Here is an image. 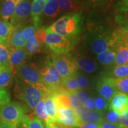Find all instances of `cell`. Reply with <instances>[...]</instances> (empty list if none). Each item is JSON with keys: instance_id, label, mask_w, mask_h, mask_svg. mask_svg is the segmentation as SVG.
Here are the masks:
<instances>
[{"instance_id": "cell-1", "label": "cell", "mask_w": 128, "mask_h": 128, "mask_svg": "<svg viewBox=\"0 0 128 128\" xmlns=\"http://www.w3.org/2000/svg\"><path fill=\"white\" fill-rule=\"evenodd\" d=\"M83 17L82 10L76 13L63 16L48 28L46 32H52L68 38L77 37L82 32Z\"/></svg>"}, {"instance_id": "cell-2", "label": "cell", "mask_w": 128, "mask_h": 128, "mask_svg": "<svg viewBox=\"0 0 128 128\" xmlns=\"http://www.w3.org/2000/svg\"><path fill=\"white\" fill-rule=\"evenodd\" d=\"M118 30L89 32L84 36V41L92 52L97 55L108 49H113L118 37Z\"/></svg>"}, {"instance_id": "cell-3", "label": "cell", "mask_w": 128, "mask_h": 128, "mask_svg": "<svg viewBox=\"0 0 128 128\" xmlns=\"http://www.w3.org/2000/svg\"><path fill=\"white\" fill-rule=\"evenodd\" d=\"M14 92L16 96L32 109H34L46 94L44 91L37 88L23 81L16 84Z\"/></svg>"}, {"instance_id": "cell-4", "label": "cell", "mask_w": 128, "mask_h": 128, "mask_svg": "<svg viewBox=\"0 0 128 128\" xmlns=\"http://www.w3.org/2000/svg\"><path fill=\"white\" fill-rule=\"evenodd\" d=\"M44 43L56 54H66L72 50L80 42L78 37L68 38L52 32H46Z\"/></svg>"}, {"instance_id": "cell-5", "label": "cell", "mask_w": 128, "mask_h": 128, "mask_svg": "<svg viewBox=\"0 0 128 128\" xmlns=\"http://www.w3.org/2000/svg\"><path fill=\"white\" fill-rule=\"evenodd\" d=\"M24 113L22 106L16 102H9L0 108V124L11 128H18Z\"/></svg>"}, {"instance_id": "cell-6", "label": "cell", "mask_w": 128, "mask_h": 128, "mask_svg": "<svg viewBox=\"0 0 128 128\" xmlns=\"http://www.w3.org/2000/svg\"><path fill=\"white\" fill-rule=\"evenodd\" d=\"M15 71L22 81L47 92V88L43 82L40 71L34 64L24 63L17 67Z\"/></svg>"}, {"instance_id": "cell-7", "label": "cell", "mask_w": 128, "mask_h": 128, "mask_svg": "<svg viewBox=\"0 0 128 128\" xmlns=\"http://www.w3.org/2000/svg\"><path fill=\"white\" fill-rule=\"evenodd\" d=\"M52 64L62 79L74 76L77 72L78 68L71 54L52 53Z\"/></svg>"}, {"instance_id": "cell-8", "label": "cell", "mask_w": 128, "mask_h": 128, "mask_svg": "<svg viewBox=\"0 0 128 128\" xmlns=\"http://www.w3.org/2000/svg\"><path fill=\"white\" fill-rule=\"evenodd\" d=\"M39 71L48 91L60 86L62 78L50 60H48L45 65Z\"/></svg>"}, {"instance_id": "cell-9", "label": "cell", "mask_w": 128, "mask_h": 128, "mask_svg": "<svg viewBox=\"0 0 128 128\" xmlns=\"http://www.w3.org/2000/svg\"><path fill=\"white\" fill-rule=\"evenodd\" d=\"M32 4L29 1H23L16 6L15 10L11 17L10 23L14 29L20 28L21 24L23 23L31 14Z\"/></svg>"}, {"instance_id": "cell-10", "label": "cell", "mask_w": 128, "mask_h": 128, "mask_svg": "<svg viewBox=\"0 0 128 128\" xmlns=\"http://www.w3.org/2000/svg\"><path fill=\"white\" fill-rule=\"evenodd\" d=\"M96 90L100 96L108 102L118 91L115 87L114 78L111 76H103L97 82Z\"/></svg>"}, {"instance_id": "cell-11", "label": "cell", "mask_w": 128, "mask_h": 128, "mask_svg": "<svg viewBox=\"0 0 128 128\" xmlns=\"http://www.w3.org/2000/svg\"><path fill=\"white\" fill-rule=\"evenodd\" d=\"M113 49L116 51L114 64L116 65H125L128 63V47L123 39L122 30H119L117 39Z\"/></svg>"}, {"instance_id": "cell-12", "label": "cell", "mask_w": 128, "mask_h": 128, "mask_svg": "<svg viewBox=\"0 0 128 128\" xmlns=\"http://www.w3.org/2000/svg\"><path fill=\"white\" fill-rule=\"evenodd\" d=\"M73 60L77 68L86 72L93 73L98 69L96 62L88 55L78 54L73 58Z\"/></svg>"}, {"instance_id": "cell-13", "label": "cell", "mask_w": 128, "mask_h": 128, "mask_svg": "<svg viewBox=\"0 0 128 128\" xmlns=\"http://www.w3.org/2000/svg\"><path fill=\"white\" fill-rule=\"evenodd\" d=\"M109 108L116 112L119 116L128 112V95L117 92L109 102Z\"/></svg>"}, {"instance_id": "cell-14", "label": "cell", "mask_w": 128, "mask_h": 128, "mask_svg": "<svg viewBox=\"0 0 128 128\" xmlns=\"http://www.w3.org/2000/svg\"><path fill=\"white\" fill-rule=\"evenodd\" d=\"M28 53L24 48L15 49L10 53L9 65L12 71L15 70L17 67L24 64L28 56Z\"/></svg>"}, {"instance_id": "cell-15", "label": "cell", "mask_w": 128, "mask_h": 128, "mask_svg": "<svg viewBox=\"0 0 128 128\" xmlns=\"http://www.w3.org/2000/svg\"><path fill=\"white\" fill-rule=\"evenodd\" d=\"M46 0H33L31 7V17L34 22V26L37 30L38 29L40 23V17L44 12V5Z\"/></svg>"}, {"instance_id": "cell-16", "label": "cell", "mask_w": 128, "mask_h": 128, "mask_svg": "<svg viewBox=\"0 0 128 128\" xmlns=\"http://www.w3.org/2000/svg\"><path fill=\"white\" fill-rule=\"evenodd\" d=\"M23 29L18 28L14 30L7 40L8 44L12 45L16 49L24 48L28 43V40L23 36Z\"/></svg>"}, {"instance_id": "cell-17", "label": "cell", "mask_w": 128, "mask_h": 128, "mask_svg": "<svg viewBox=\"0 0 128 128\" xmlns=\"http://www.w3.org/2000/svg\"><path fill=\"white\" fill-rule=\"evenodd\" d=\"M20 128H46L43 121L34 113L24 115L20 124Z\"/></svg>"}, {"instance_id": "cell-18", "label": "cell", "mask_w": 128, "mask_h": 128, "mask_svg": "<svg viewBox=\"0 0 128 128\" xmlns=\"http://www.w3.org/2000/svg\"><path fill=\"white\" fill-rule=\"evenodd\" d=\"M103 115L96 110H86L79 117L81 125L90 123L100 122L103 120Z\"/></svg>"}, {"instance_id": "cell-19", "label": "cell", "mask_w": 128, "mask_h": 128, "mask_svg": "<svg viewBox=\"0 0 128 128\" xmlns=\"http://www.w3.org/2000/svg\"><path fill=\"white\" fill-rule=\"evenodd\" d=\"M17 4L12 0H3L0 10V16L2 20L9 23L12 14L15 10Z\"/></svg>"}, {"instance_id": "cell-20", "label": "cell", "mask_w": 128, "mask_h": 128, "mask_svg": "<svg viewBox=\"0 0 128 128\" xmlns=\"http://www.w3.org/2000/svg\"><path fill=\"white\" fill-rule=\"evenodd\" d=\"M43 12L48 17H56L61 12L58 0H46Z\"/></svg>"}, {"instance_id": "cell-21", "label": "cell", "mask_w": 128, "mask_h": 128, "mask_svg": "<svg viewBox=\"0 0 128 128\" xmlns=\"http://www.w3.org/2000/svg\"><path fill=\"white\" fill-rule=\"evenodd\" d=\"M55 122L57 124L66 127H78L81 125L79 117L76 115L57 116Z\"/></svg>"}, {"instance_id": "cell-22", "label": "cell", "mask_w": 128, "mask_h": 128, "mask_svg": "<svg viewBox=\"0 0 128 128\" xmlns=\"http://www.w3.org/2000/svg\"><path fill=\"white\" fill-rule=\"evenodd\" d=\"M46 94L45 108L46 113L49 119L52 120L54 122H56L57 119L56 108L54 97L52 94L48 92H46Z\"/></svg>"}, {"instance_id": "cell-23", "label": "cell", "mask_w": 128, "mask_h": 128, "mask_svg": "<svg viewBox=\"0 0 128 128\" xmlns=\"http://www.w3.org/2000/svg\"><path fill=\"white\" fill-rule=\"evenodd\" d=\"M58 2L61 12L70 14L76 13L81 10L80 4L71 0H58Z\"/></svg>"}, {"instance_id": "cell-24", "label": "cell", "mask_w": 128, "mask_h": 128, "mask_svg": "<svg viewBox=\"0 0 128 128\" xmlns=\"http://www.w3.org/2000/svg\"><path fill=\"white\" fill-rule=\"evenodd\" d=\"M116 54V51L112 48L97 54V60L103 65H110L114 64Z\"/></svg>"}, {"instance_id": "cell-25", "label": "cell", "mask_w": 128, "mask_h": 128, "mask_svg": "<svg viewBox=\"0 0 128 128\" xmlns=\"http://www.w3.org/2000/svg\"><path fill=\"white\" fill-rule=\"evenodd\" d=\"M12 70L9 66H3L0 70V88L7 87L12 80Z\"/></svg>"}, {"instance_id": "cell-26", "label": "cell", "mask_w": 128, "mask_h": 128, "mask_svg": "<svg viewBox=\"0 0 128 128\" xmlns=\"http://www.w3.org/2000/svg\"><path fill=\"white\" fill-rule=\"evenodd\" d=\"M60 86L66 92H76L80 90L76 81L75 75L62 79Z\"/></svg>"}, {"instance_id": "cell-27", "label": "cell", "mask_w": 128, "mask_h": 128, "mask_svg": "<svg viewBox=\"0 0 128 128\" xmlns=\"http://www.w3.org/2000/svg\"><path fill=\"white\" fill-rule=\"evenodd\" d=\"M14 30L10 23L0 19V39L2 43L7 42Z\"/></svg>"}, {"instance_id": "cell-28", "label": "cell", "mask_w": 128, "mask_h": 128, "mask_svg": "<svg viewBox=\"0 0 128 128\" xmlns=\"http://www.w3.org/2000/svg\"><path fill=\"white\" fill-rule=\"evenodd\" d=\"M46 95V94H45L44 97L40 101L39 103L36 105V106L34 108V114L36 116H38V118H40L42 120L45 122V123L49 120V118L48 116L45 108Z\"/></svg>"}, {"instance_id": "cell-29", "label": "cell", "mask_w": 128, "mask_h": 128, "mask_svg": "<svg viewBox=\"0 0 128 128\" xmlns=\"http://www.w3.org/2000/svg\"><path fill=\"white\" fill-rule=\"evenodd\" d=\"M94 101L96 110L103 116L108 109L109 102L104 98L103 97H102V96L96 97Z\"/></svg>"}, {"instance_id": "cell-30", "label": "cell", "mask_w": 128, "mask_h": 128, "mask_svg": "<svg viewBox=\"0 0 128 128\" xmlns=\"http://www.w3.org/2000/svg\"><path fill=\"white\" fill-rule=\"evenodd\" d=\"M113 78H128V66L127 64L116 65L112 72V76Z\"/></svg>"}, {"instance_id": "cell-31", "label": "cell", "mask_w": 128, "mask_h": 128, "mask_svg": "<svg viewBox=\"0 0 128 128\" xmlns=\"http://www.w3.org/2000/svg\"><path fill=\"white\" fill-rule=\"evenodd\" d=\"M9 51L5 43H0V68L9 66Z\"/></svg>"}, {"instance_id": "cell-32", "label": "cell", "mask_w": 128, "mask_h": 128, "mask_svg": "<svg viewBox=\"0 0 128 128\" xmlns=\"http://www.w3.org/2000/svg\"><path fill=\"white\" fill-rule=\"evenodd\" d=\"M114 82L118 92L128 95V78H114Z\"/></svg>"}, {"instance_id": "cell-33", "label": "cell", "mask_w": 128, "mask_h": 128, "mask_svg": "<svg viewBox=\"0 0 128 128\" xmlns=\"http://www.w3.org/2000/svg\"><path fill=\"white\" fill-rule=\"evenodd\" d=\"M119 114L116 112L114 111L111 108H108V111L105 116V121L110 124H119Z\"/></svg>"}, {"instance_id": "cell-34", "label": "cell", "mask_w": 128, "mask_h": 128, "mask_svg": "<svg viewBox=\"0 0 128 128\" xmlns=\"http://www.w3.org/2000/svg\"><path fill=\"white\" fill-rule=\"evenodd\" d=\"M116 20L119 24L121 30L128 34V15L117 16Z\"/></svg>"}, {"instance_id": "cell-35", "label": "cell", "mask_w": 128, "mask_h": 128, "mask_svg": "<svg viewBox=\"0 0 128 128\" xmlns=\"http://www.w3.org/2000/svg\"><path fill=\"white\" fill-rule=\"evenodd\" d=\"M10 101V95L7 90L0 88V108L4 106Z\"/></svg>"}, {"instance_id": "cell-36", "label": "cell", "mask_w": 128, "mask_h": 128, "mask_svg": "<svg viewBox=\"0 0 128 128\" xmlns=\"http://www.w3.org/2000/svg\"><path fill=\"white\" fill-rule=\"evenodd\" d=\"M109 0H82V2L92 7H98L104 6Z\"/></svg>"}, {"instance_id": "cell-37", "label": "cell", "mask_w": 128, "mask_h": 128, "mask_svg": "<svg viewBox=\"0 0 128 128\" xmlns=\"http://www.w3.org/2000/svg\"><path fill=\"white\" fill-rule=\"evenodd\" d=\"M25 47H26V50L28 53V55H33L40 50V44L38 42L34 43H30L28 42Z\"/></svg>"}, {"instance_id": "cell-38", "label": "cell", "mask_w": 128, "mask_h": 128, "mask_svg": "<svg viewBox=\"0 0 128 128\" xmlns=\"http://www.w3.org/2000/svg\"><path fill=\"white\" fill-rule=\"evenodd\" d=\"M36 30L37 29L34 26H28V27H26L23 29V34L24 38L27 40H28L29 38L34 36Z\"/></svg>"}, {"instance_id": "cell-39", "label": "cell", "mask_w": 128, "mask_h": 128, "mask_svg": "<svg viewBox=\"0 0 128 128\" xmlns=\"http://www.w3.org/2000/svg\"><path fill=\"white\" fill-rule=\"evenodd\" d=\"M115 7L121 12L128 13V0H119L116 3Z\"/></svg>"}, {"instance_id": "cell-40", "label": "cell", "mask_w": 128, "mask_h": 128, "mask_svg": "<svg viewBox=\"0 0 128 128\" xmlns=\"http://www.w3.org/2000/svg\"><path fill=\"white\" fill-rule=\"evenodd\" d=\"M75 76H76V81L78 83V87H79L80 90L84 89L87 87L88 82V80L87 79V78L83 76L77 74V72L75 74Z\"/></svg>"}, {"instance_id": "cell-41", "label": "cell", "mask_w": 128, "mask_h": 128, "mask_svg": "<svg viewBox=\"0 0 128 128\" xmlns=\"http://www.w3.org/2000/svg\"><path fill=\"white\" fill-rule=\"evenodd\" d=\"M57 116H68V115H76L73 108H56Z\"/></svg>"}, {"instance_id": "cell-42", "label": "cell", "mask_w": 128, "mask_h": 128, "mask_svg": "<svg viewBox=\"0 0 128 128\" xmlns=\"http://www.w3.org/2000/svg\"><path fill=\"white\" fill-rule=\"evenodd\" d=\"M46 35V33L45 30H44V28H39V29L36 30L34 36L36 38L37 41L41 44L44 42Z\"/></svg>"}, {"instance_id": "cell-43", "label": "cell", "mask_w": 128, "mask_h": 128, "mask_svg": "<svg viewBox=\"0 0 128 128\" xmlns=\"http://www.w3.org/2000/svg\"><path fill=\"white\" fill-rule=\"evenodd\" d=\"M67 95H68L69 98H70L72 108H74L81 104L80 102H78L77 97L76 96V92H67Z\"/></svg>"}, {"instance_id": "cell-44", "label": "cell", "mask_w": 128, "mask_h": 128, "mask_svg": "<svg viewBox=\"0 0 128 128\" xmlns=\"http://www.w3.org/2000/svg\"><path fill=\"white\" fill-rule=\"evenodd\" d=\"M119 126L120 128H128V112L120 115Z\"/></svg>"}, {"instance_id": "cell-45", "label": "cell", "mask_w": 128, "mask_h": 128, "mask_svg": "<svg viewBox=\"0 0 128 128\" xmlns=\"http://www.w3.org/2000/svg\"><path fill=\"white\" fill-rule=\"evenodd\" d=\"M82 106H84L86 109L89 110H96L95 106H94V99L91 97H88L87 100L84 101L83 103L81 104Z\"/></svg>"}, {"instance_id": "cell-46", "label": "cell", "mask_w": 128, "mask_h": 128, "mask_svg": "<svg viewBox=\"0 0 128 128\" xmlns=\"http://www.w3.org/2000/svg\"><path fill=\"white\" fill-rule=\"evenodd\" d=\"M76 96L77 97L78 102H80L81 104L85 100H87L88 98V95L87 92H84V91L81 90H80L76 92Z\"/></svg>"}, {"instance_id": "cell-47", "label": "cell", "mask_w": 128, "mask_h": 128, "mask_svg": "<svg viewBox=\"0 0 128 128\" xmlns=\"http://www.w3.org/2000/svg\"><path fill=\"white\" fill-rule=\"evenodd\" d=\"M100 128H120V127L118 124H110L103 119L102 122H100Z\"/></svg>"}, {"instance_id": "cell-48", "label": "cell", "mask_w": 128, "mask_h": 128, "mask_svg": "<svg viewBox=\"0 0 128 128\" xmlns=\"http://www.w3.org/2000/svg\"><path fill=\"white\" fill-rule=\"evenodd\" d=\"M100 123H90V124H82L78 127H74L73 128H100Z\"/></svg>"}, {"instance_id": "cell-49", "label": "cell", "mask_w": 128, "mask_h": 128, "mask_svg": "<svg viewBox=\"0 0 128 128\" xmlns=\"http://www.w3.org/2000/svg\"><path fill=\"white\" fill-rule=\"evenodd\" d=\"M74 110L76 115L78 117H80L83 113H84L86 110H87V109H86V108H85L84 106H82L81 104L79 105L78 106L76 107V108H74Z\"/></svg>"}, {"instance_id": "cell-50", "label": "cell", "mask_w": 128, "mask_h": 128, "mask_svg": "<svg viewBox=\"0 0 128 128\" xmlns=\"http://www.w3.org/2000/svg\"><path fill=\"white\" fill-rule=\"evenodd\" d=\"M45 124L46 128H60V126L58 125L55 122L52 121L50 119H49L48 122H46Z\"/></svg>"}, {"instance_id": "cell-51", "label": "cell", "mask_w": 128, "mask_h": 128, "mask_svg": "<svg viewBox=\"0 0 128 128\" xmlns=\"http://www.w3.org/2000/svg\"><path fill=\"white\" fill-rule=\"evenodd\" d=\"M122 37H123V39H124V40L127 46L128 47V34L126 33L125 32H123L122 30Z\"/></svg>"}, {"instance_id": "cell-52", "label": "cell", "mask_w": 128, "mask_h": 128, "mask_svg": "<svg viewBox=\"0 0 128 128\" xmlns=\"http://www.w3.org/2000/svg\"><path fill=\"white\" fill-rule=\"evenodd\" d=\"M0 128H11L10 127H8V126L5 125L4 124H0Z\"/></svg>"}, {"instance_id": "cell-53", "label": "cell", "mask_w": 128, "mask_h": 128, "mask_svg": "<svg viewBox=\"0 0 128 128\" xmlns=\"http://www.w3.org/2000/svg\"><path fill=\"white\" fill-rule=\"evenodd\" d=\"M12 1H14V2L16 3V4H19V3L23 2V1H24V0H12Z\"/></svg>"}, {"instance_id": "cell-54", "label": "cell", "mask_w": 128, "mask_h": 128, "mask_svg": "<svg viewBox=\"0 0 128 128\" xmlns=\"http://www.w3.org/2000/svg\"><path fill=\"white\" fill-rule=\"evenodd\" d=\"M71 1L77 2V3H78V4H80V5H81V3H82V0H71Z\"/></svg>"}, {"instance_id": "cell-55", "label": "cell", "mask_w": 128, "mask_h": 128, "mask_svg": "<svg viewBox=\"0 0 128 128\" xmlns=\"http://www.w3.org/2000/svg\"><path fill=\"white\" fill-rule=\"evenodd\" d=\"M59 126H60V128H73L74 127H66V126H62V125H60V124H57Z\"/></svg>"}, {"instance_id": "cell-56", "label": "cell", "mask_w": 128, "mask_h": 128, "mask_svg": "<svg viewBox=\"0 0 128 128\" xmlns=\"http://www.w3.org/2000/svg\"><path fill=\"white\" fill-rule=\"evenodd\" d=\"M0 43H2V41H1V39H0Z\"/></svg>"}, {"instance_id": "cell-57", "label": "cell", "mask_w": 128, "mask_h": 128, "mask_svg": "<svg viewBox=\"0 0 128 128\" xmlns=\"http://www.w3.org/2000/svg\"><path fill=\"white\" fill-rule=\"evenodd\" d=\"M127 65H128V64H127Z\"/></svg>"}, {"instance_id": "cell-58", "label": "cell", "mask_w": 128, "mask_h": 128, "mask_svg": "<svg viewBox=\"0 0 128 128\" xmlns=\"http://www.w3.org/2000/svg\"><path fill=\"white\" fill-rule=\"evenodd\" d=\"M0 70H1V68H0Z\"/></svg>"}, {"instance_id": "cell-59", "label": "cell", "mask_w": 128, "mask_h": 128, "mask_svg": "<svg viewBox=\"0 0 128 128\" xmlns=\"http://www.w3.org/2000/svg\"></svg>"}]
</instances>
